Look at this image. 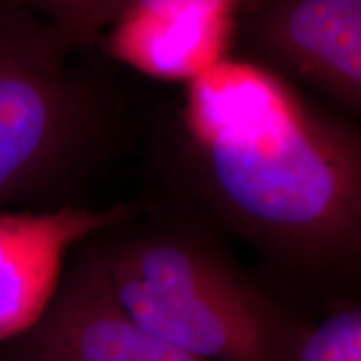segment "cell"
<instances>
[{"label":"cell","instance_id":"cell-10","mask_svg":"<svg viewBox=\"0 0 361 361\" xmlns=\"http://www.w3.org/2000/svg\"><path fill=\"white\" fill-rule=\"evenodd\" d=\"M268 0H107L106 12V29L117 19L121 13L130 11L135 7H151V6H186V4H209V6H221L231 8L238 16L243 12L251 11V8L263 6ZM104 29V30H106Z\"/></svg>","mask_w":361,"mask_h":361},{"label":"cell","instance_id":"cell-7","mask_svg":"<svg viewBox=\"0 0 361 361\" xmlns=\"http://www.w3.org/2000/svg\"><path fill=\"white\" fill-rule=\"evenodd\" d=\"M238 13L209 4L135 7L121 13L97 44L149 78L192 82L233 56Z\"/></svg>","mask_w":361,"mask_h":361},{"label":"cell","instance_id":"cell-3","mask_svg":"<svg viewBox=\"0 0 361 361\" xmlns=\"http://www.w3.org/2000/svg\"><path fill=\"white\" fill-rule=\"evenodd\" d=\"M72 54L42 19L0 0V209L64 192L101 149L106 104Z\"/></svg>","mask_w":361,"mask_h":361},{"label":"cell","instance_id":"cell-8","mask_svg":"<svg viewBox=\"0 0 361 361\" xmlns=\"http://www.w3.org/2000/svg\"><path fill=\"white\" fill-rule=\"evenodd\" d=\"M34 13L56 30L72 51L96 45L106 29L107 0H2Z\"/></svg>","mask_w":361,"mask_h":361},{"label":"cell","instance_id":"cell-1","mask_svg":"<svg viewBox=\"0 0 361 361\" xmlns=\"http://www.w3.org/2000/svg\"><path fill=\"white\" fill-rule=\"evenodd\" d=\"M180 124L207 202L250 241L305 268L361 247V141L353 124L251 59L186 84Z\"/></svg>","mask_w":361,"mask_h":361},{"label":"cell","instance_id":"cell-4","mask_svg":"<svg viewBox=\"0 0 361 361\" xmlns=\"http://www.w3.org/2000/svg\"><path fill=\"white\" fill-rule=\"evenodd\" d=\"M251 61L361 114V0H268L238 16Z\"/></svg>","mask_w":361,"mask_h":361},{"label":"cell","instance_id":"cell-5","mask_svg":"<svg viewBox=\"0 0 361 361\" xmlns=\"http://www.w3.org/2000/svg\"><path fill=\"white\" fill-rule=\"evenodd\" d=\"M4 361H200L166 345L130 316L112 286L102 250L64 273L40 322L0 348Z\"/></svg>","mask_w":361,"mask_h":361},{"label":"cell","instance_id":"cell-9","mask_svg":"<svg viewBox=\"0 0 361 361\" xmlns=\"http://www.w3.org/2000/svg\"><path fill=\"white\" fill-rule=\"evenodd\" d=\"M293 361H361L360 308L336 311L305 333Z\"/></svg>","mask_w":361,"mask_h":361},{"label":"cell","instance_id":"cell-11","mask_svg":"<svg viewBox=\"0 0 361 361\" xmlns=\"http://www.w3.org/2000/svg\"><path fill=\"white\" fill-rule=\"evenodd\" d=\"M0 361H4V360H2V356H0Z\"/></svg>","mask_w":361,"mask_h":361},{"label":"cell","instance_id":"cell-6","mask_svg":"<svg viewBox=\"0 0 361 361\" xmlns=\"http://www.w3.org/2000/svg\"><path fill=\"white\" fill-rule=\"evenodd\" d=\"M133 204H61L42 211L0 209V348L29 333L57 295L67 255L80 243L129 223Z\"/></svg>","mask_w":361,"mask_h":361},{"label":"cell","instance_id":"cell-2","mask_svg":"<svg viewBox=\"0 0 361 361\" xmlns=\"http://www.w3.org/2000/svg\"><path fill=\"white\" fill-rule=\"evenodd\" d=\"M112 286L146 331L200 361H293L305 333L202 239L149 233L102 250Z\"/></svg>","mask_w":361,"mask_h":361}]
</instances>
